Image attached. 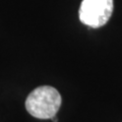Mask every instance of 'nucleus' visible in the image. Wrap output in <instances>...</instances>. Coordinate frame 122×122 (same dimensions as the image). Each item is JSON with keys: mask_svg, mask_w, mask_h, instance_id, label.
<instances>
[{"mask_svg": "<svg viewBox=\"0 0 122 122\" xmlns=\"http://www.w3.org/2000/svg\"><path fill=\"white\" fill-rule=\"evenodd\" d=\"M61 106V96L53 86H39L30 93L25 100V108L33 117L51 119Z\"/></svg>", "mask_w": 122, "mask_h": 122, "instance_id": "obj_1", "label": "nucleus"}, {"mask_svg": "<svg viewBox=\"0 0 122 122\" xmlns=\"http://www.w3.org/2000/svg\"><path fill=\"white\" fill-rule=\"evenodd\" d=\"M113 7V0H82L78 10L79 20L91 28H100L110 20Z\"/></svg>", "mask_w": 122, "mask_h": 122, "instance_id": "obj_2", "label": "nucleus"}]
</instances>
